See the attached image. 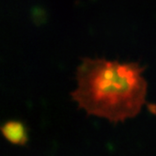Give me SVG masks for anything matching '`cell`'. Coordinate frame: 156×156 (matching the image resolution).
I'll return each instance as SVG.
<instances>
[{"instance_id": "obj_1", "label": "cell", "mask_w": 156, "mask_h": 156, "mask_svg": "<svg viewBox=\"0 0 156 156\" xmlns=\"http://www.w3.org/2000/svg\"><path fill=\"white\" fill-rule=\"evenodd\" d=\"M144 71L138 62L82 58L71 96L88 115L122 122L137 116L146 101Z\"/></svg>"}, {"instance_id": "obj_2", "label": "cell", "mask_w": 156, "mask_h": 156, "mask_svg": "<svg viewBox=\"0 0 156 156\" xmlns=\"http://www.w3.org/2000/svg\"><path fill=\"white\" fill-rule=\"evenodd\" d=\"M2 133L10 143L23 146L28 140L27 131L23 122L19 120H9L3 124Z\"/></svg>"}]
</instances>
